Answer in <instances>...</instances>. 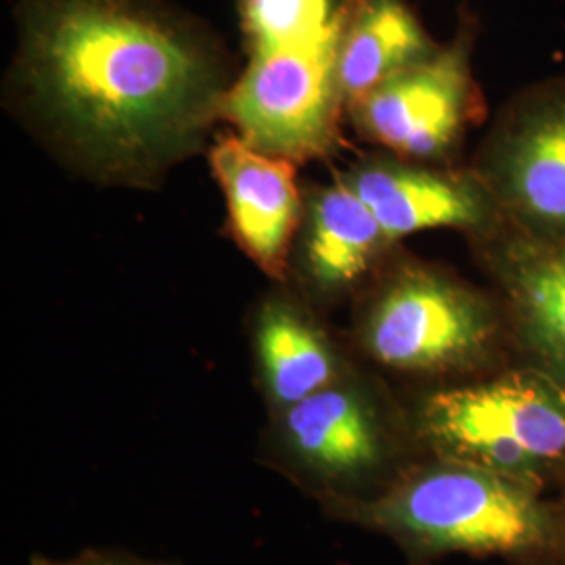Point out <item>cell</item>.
I'll return each instance as SVG.
<instances>
[{
	"label": "cell",
	"instance_id": "cell-1",
	"mask_svg": "<svg viewBox=\"0 0 565 565\" xmlns=\"http://www.w3.org/2000/svg\"><path fill=\"white\" fill-rule=\"evenodd\" d=\"M21 70L55 132L99 174L158 177L221 116L216 61L142 0H23Z\"/></svg>",
	"mask_w": 565,
	"mask_h": 565
},
{
	"label": "cell",
	"instance_id": "cell-2",
	"mask_svg": "<svg viewBox=\"0 0 565 565\" xmlns=\"http://www.w3.org/2000/svg\"><path fill=\"white\" fill-rule=\"evenodd\" d=\"M387 536L411 557L522 555L543 551L557 522L536 488L476 465L424 457L373 499L324 511Z\"/></svg>",
	"mask_w": 565,
	"mask_h": 565
},
{
	"label": "cell",
	"instance_id": "cell-3",
	"mask_svg": "<svg viewBox=\"0 0 565 565\" xmlns=\"http://www.w3.org/2000/svg\"><path fill=\"white\" fill-rule=\"evenodd\" d=\"M404 448H417L404 413L352 369L342 380L268 415L258 461L300 488L321 511L373 499L404 469Z\"/></svg>",
	"mask_w": 565,
	"mask_h": 565
},
{
	"label": "cell",
	"instance_id": "cell-4",
	"mask_svg": "<svg viewBox=\"0 0 565 565\" xmlns=\"http://www.w3.org/2000/svg\"><path fill=\"white\" fill-rule=\"evenodd\" d=\"M406 419L424 457L476 465L532 488L565 467V384L543 369L429 390Z\"/></svg>",
	"mask_w": 565,
	"mask_h": 565
},
{
	"label": "cell",
	"instance_id": "cell-5",
	"mask_svg": "<svg viewBox=\"0 0 565 565\" xmlns=\"http://www.w3.org/2000/svg\"><path fill=\"white\" fill-rule=\"evenodd\" d=\"M499 319L482 294L443 273L406 266L390 275L356 315V345L382 369L450 377L484 363Z\"/></svg>",
	"mask_w": 565,
	"mask_h": 565
},
{
	"label": "cell",
	"instance_id": "cell-6",
	"mask_svg": "<svg viewBox=\"0 0 565 565\" xmlns=\"http://www.w3.org/2000/svg\"><path fill=\"white\" fill-rule=\"evenodd\" d=\"M340 34L342 30L312 44L252 53L221 107V116L237 128L243 141L294 163L331 151L343 107L338 84Z\"/></svg>",
	"mask_w": 565,
	"mask_h": 565
},
{
	"label": "cell",
	"instance_id": "cell-7",
	"mask_svg": "<svg viewBox=\"0 0 565 565\" xmlns=\"http://www.w3.org/2000/svg\"><path fill=\"white\" fill-rule=\"evenodd\" d=\"M476 109L469 30L408 65L350 107L359 132L403 160H440L463 137Z\"/></svg>",
	"mask_w": 565,
	"mask_h": 565
},
{
	"label": "cell",
	"instance_id": "cell-8",
	"mask_svg": "<svg viewBox=\"0 0 565 565\" xmlns=\"http://www.w3.org/2000/svg\"><path fill=\"white\" fill-rule=\"evenodd\" d=\"M210 162L223 186L235 239L268 277L282 281L302 221L294 162L258 151L239 135L216 142Z\"/></svg>",
	"mask_w": 565,
	"mask_h": 565
},
{
	"label": "cell",
	"instance_id": "cell-9",
	"mask_svg": "<svg viewBox=\"0 0 565 565\" xmlns=\"http://www.w3.org/2000/svg\"><path fill=\"white\" fill-rule=\"evenodd\" d=\"M252 350L268 415L302 403L356 369L310 303L287 294L258 306Z\"/></svg>",
	"mask_w": 565,
	"mask_h": 565
},
{
	"label": "cell",
	"instance_id": "cell-10",
	"mask_svg": "<svg viewBox=\"0 0 565 565\" xmlns=\"http://www.w3.org/2000/svg\"><path fill=\"white\" fill-rule=\"evenodd\" d=\"M343 182L361 198L387 242L434 228H482L492 200L484 184L404 162L361 163Z\"/></svg>",
	"mask_w": 565,
	"mask_h": 565
},
{
	"label": "cell",
	"instance_id": "cell-11",
	"mask_svg": "<svg viewBox=\"0 0 565 565\" xmlns=\"http://www.w3.org/2000/svg\"><path fill=\"white\" fill-rule=\"evenodd\" d=\"M497 191L545 242L565 239V99L527 111L497 153Z\"/></svg>",
	"mask_w": 565,
	"mask_h": 565
},
{
	"label": "cell",
	"instance_id": "cell-12",
	"mask_svg": "<svg viewBox=\"0 0 565 565\" xmlns=\"http://www.w3.org/2000/svg\"><path fill=\"white\" fill-rule=\"evenodd\" d=\"M390 245L361 198L340 181L321 189L306 212L303 281L321 302L342 298Z\"/></svg>",
	"mask_w": 565,
	"mask_h": 565
},
{
	"label": "cell",
	"instance_id": "cell-13",
	"mask_svg": "<svg viewBox=\"0 0 565 565\" xmlns=\"http://www.w3.org/2000/svg\"><path fill=\"white\" fill-rule=\"evenodd\" d=\"M436 51L403 0H348L338 44L343 105L363 102L380 84Z\"/></svg>",
	"mask_w": 565,
	"mask_h": 565
},
{
	"label": "cell",
	"instance_id": "cell-14",
	"mask_svg": "<svg viewBox=\"0 0 565 565\" xmlns=\"http://www.w3.org/2000/svg\"><path fill=\"white\" fill-rule=\"evenodd\" d=\"M503 281L539 369L565 384V239L511 249Z\"/></svg>",
	"mask_w": 565,
	"mask_h": 565
},
{
	"label": "cell",
	"instance_id": "cell-15",
	"mask_svg": "<svg viewBox=\"0 0 565 565\" xmlns=\"http://www.w3.org/2000/svg\"><path fill=\"white\" fill-rule=\"evenodd\" d=\"M343 11L333 0H243V30L252 53L302 46L338 34Z\"/></svg>",
	"mask_w": 565,
	"mask_h": 565
},
{
	"label": "cell",
	"instance_id": "cell-16",
	"mask_svg": "<svg viewBox=\"0 0 565 565\" xmlns=\"http://www.w3.org/2000/svg\"><path fill=\"white\" fill-rule=\"evenodd\" d=\"M30 565H177L160 559H149L118 548H86L70 557L34 555Z\"/></svg>",
	"mask_w": 565,
	"mask_h": 565
}]
</instances>
